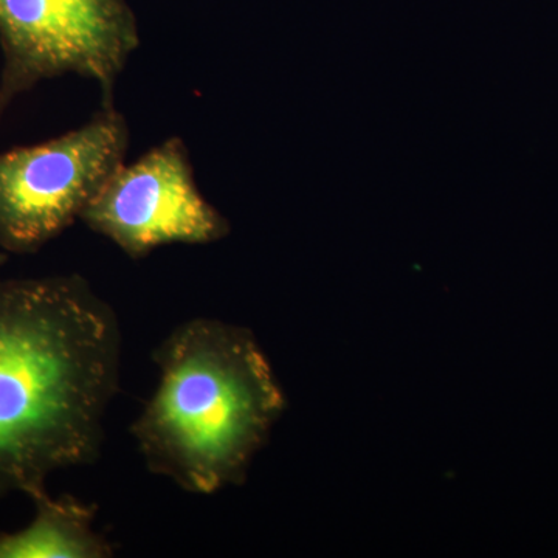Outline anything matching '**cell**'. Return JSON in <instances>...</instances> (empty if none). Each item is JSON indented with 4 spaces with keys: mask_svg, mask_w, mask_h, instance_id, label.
Instances as JSON below:
<instances>
[{
    "mask_svg": "<svg viewBox=\"0 0 558 558\" xmlns=\"http://www.w3.org/2000/svg\"><path fill=\"white\" fill-rule=\"evenodd\" d=\"M121 333L86 279H0V499L98 453Z\"/></svg>",
    "mask_w": 558,
    "mask_h": 558,
    "instance_id": "obj_1",
    "label": "cell"
},
{
    "mask_svg": "<svg viewBox=\"0 0 558 558\" xmlns=\"http://www.w3.org/2000/svg\"><path fill=\"white\" fill-rule=\"evenodd\" d=\"M154 357L159 384L132 425L150 472L197 495L240 483L286 409L255 337L194 318L172 330Z\"/></svg>",
    "mask_w": 558,
    "mask_h": 558,
    "instance_id": "obj_2",
    "label": "cell"
},
{
    "mask_svg": "<svg viewBox=\"0 0 558 558\" xmlns=\"http://www.w3.org/2000/svg\"><path fill=\"white\" fill-rule=\"evenodd\" d=\"M130 128L113 105L60 137L0 153V248L35 253L60 236L124 163Z\"/></svg>",
    "mask_w": 558,
    "mask_h": 558,
    "instance_id": "obj_3",
    "label": "cell"
},
{
    "mask_svg": "<svg viewBox=\"0 0 558 558\" xmlns=\"http://www.w3.org/2000/svg\"><path fill=\"white\" fill-rule=\"evenodd\" d=\"M140 33L126 0H0V119L43 81L78 75L100 86L102 106Z\"/></svg>",
    "mask_w": 558,
    "mask_h": 558,
    "instance_id": "obj_4",
    "label": "cell"
},
{
    "mask_svg": "<svg viewBox=\"0 0 558 558\" xmlns=\"http://www.w3.org/2000/svg\"><path fill=\"white\" fill-rule=\"evenodd\" d=\"M81 220L134 259L163 245L211 244L230 233L229 220L201 193L178 137L121 165Z\"/></svg>",
    "mask_w": 558,
    "mask_h": 558,
    "instance_id": "obj_5",
    "label": "cell"
},
{
    "mask_svg": "<svg viewBox=\"0 0 558 558\" xmlns=\"http://www.w3.org/2000/svg\"><path fill=\"white\" fill-rule=\"evenodd\" d=\"M35 517L16 532H0V558H105L112 548L95 531V508L75 498L28 495Z\"/></svg>",
    "mask_w": 558,
    "mask_h": 558,
    "instance_id": "obj_6",
    "label": "cell"
},
{
    "mask_svg": "<svg viewBox=\"0 0 558 558\" xmlns=\"http://www.w3.org/2000/svg\"><path fill=\"white\" fill-rule=\"evenodd\" d=\"M7 255H9V253H5L2 248H0V267H2L3 264L7 263V258H9V256Z\"/></svg>",
    "mask_w": 558,
    "mask_h": 558,
    "instance_id": "obj_7",
    "label": "cell"
}]
</instances>
